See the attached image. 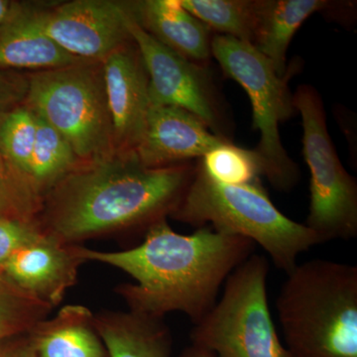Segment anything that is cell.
<instances>
[{
    "instance_id": "cell-2",
    "label": "cell",
    "mask_w": 357,
    "mask_h": 357,
    "mask_svg": "<svg viewBox=\"0 0 357 357\" xmlns=\"http://www.w3.org/2000/svg\"><path fill=\"white\" fill-rule=\"evenodd\" d=\"M195 166L147 168L133 153L81 164L44 199L38 223L63 243L143 229L165 220L180 203Z\"/></svg>"
},
{
    "instance_id": "cell-11",
    "label": "cell",
    "mask_w": 357,
    "mask_h": 357,
    "mask_svg": "<svg viewBox=\"0 0 357 357\" xmlns=\"http://www.w3.org/2000/svg\"><path fill=\"white\" fill-rule=\"evenodd\" d=\"M81 244H70L43 234L4 265L0 278L18 291L54 309L76 284L79 268L86 262Z\"/></svg>"
},
{
    "instance_id": "cell-8",
    "label": "cell",
    "mask_w": 357,
    "mask_h": 357,
    "mask_svg": "<svg viewBox=\"0 0 357 357\" xmlns=\"http://www.w3.org/2000/svg\"><path fill=\"white\" fill-rule=\"evenodd\" d=\"M302 117L304 157L311 173V201L306 223L321 241L357 236V184L345 171L326 128L325 107L318 91L302 84L293 95Z\"/></svg>"
},
{
    "instance_id": "cell-19",
    "label": "cell",
    "mask_w": 357,
    "mask_h": 357,
    "mask_svg": "<svg viewBox=\"0 0 357 357\" xmlns=\"http://www.w3.org/2000/svg\"><path fill=\"white\" fill-rule=\"evenodd\" d=\"M81 161L62 134L37 116V134L27 180L42 198L49 194Z\"/></svg>"
},
{
    "instance_id": "cell-3",
    "label": "cell",
    "mask_w": 357,
    "mask_h": 357,
    "mask_svg": "<svg viewBox=\"0 0 357 357\" xmlns=\"http://www.w3.org/2000/svg\"><path fill=\"white\" fill-rule=\"evenodd\" d=\"M293 357H357V267L326 259L296 265L276 301Z\"/></svg>"
},
{
    "instance_id": "cell-25",
    "label": "cell",
    "mask_w": 357,
    "mask_h": 357,
    "mask_svg": "<svg viewBox=\"0 0 357 357\" xmlns=\"http://www.w3.org/2000/svg\"><path fill=\"white\" fill-rule=\"evenodd\" d=\"M43 232L38 222L0 218V274L16 251L38 238Z\"/></svg>"
},
{
    "instance_id": "cell-15",
    "label": "cell",
    "mask_w": 357,
    "mask_h": 357,
    "mask_svg": "<svg viewBox=\"0 0 357 357\" xmlns=\"http://www.w3.org/2000/svg\"><path fill=\"white\" fill-rule=\"evenodd\" d=\"M42 30L36 10L18 4L13 15L0 25V70L38 72L79 64Z\"/></svg>"
},
{
    "instance_id": "cell-17",
    "label": "cell",
    "mask_w": 357,
    "mask_h": 357,
    "mask_svg": "<svg viewBox=\"0 0 357 357\" xmlns=\"http://www.w3.org/2000/svg\"><path fill=\"white\" fill-rule=\"evenodd\" d=\"M95 317L109 357L171 356L172 335L163 319L131 311H105Z\"/></svg>"
},
{
    "instance_id": "cell-20",
    "label": "cell",
    "mask_w": 357,
    "mask_h": 357,
    "mask_svg": "<svg viewBox=\"0 0 357 357\" xmlns=\"http://www.w3.org/2000/svg\"><path fill=\"white\" fill-rule=\"evenodd\" d=\"M211 31L253 45L261 0H180Z\"/></svg>"
},
{
    "instance_id": "cell-12",
    "label": "cell",
    "mask_w": 357,
    "mask_h": 357,
    "mask_svg": "<svg viewBox=\"0 0 357 357\" xmlns=\"http://www.w3.org/2000/svg\"><path fill=\"white\" fill-rule=\"evenodd\" d=\"M102 69L115 150L133 153L151 107L146 69L133 40L105 59Z\"/></svg>"
},
{
    "instance_id": "cell-26",
    "label": "cell",
    "mask_w": 357,
    "mask_h": 357,
    "mask_svg": "<svg viewBox=\"0 0 357 357\" xmlns=\"http://www.w3.org/2000/svg\"><path fill=\"white\" fill-rule=\"evenodd\" d=\"M28 79L0 70V121L9 112L25 102Z\"/></svg>"
},
{
    "instance_id": "cell-13",
    "label": "cell",
    "mask_w": 357,
    "mask_h": 357,
    "mask_svg": "<svg viewBox=\"0 0 357 357\" xmlns=\"http://www.w3.org/2000/svg\"><path fill=\"white\" fill-rule=\"evenodd\" d=\"M225 141L198 116L174 107L151 105L139 144L134 150L138 161L147 168L187 163L203 158Z\"/></svg>"
},
{
    "instance_id": "cell-16",
    "label": "cell",
    "mask_w": 357,
    "mask_h": 357,
    "mask_svg": "<svg viewBox=\"0 0 357 357\" xmlns=\"http://www.w3.org/2000/svg\"><path fill=\"white\" fill-rule=\"evenodd\" d=\"M37 357H109L96 317L82 305H67L29 332Z\"/></svg>"
},
{
    "instance_id": "cell-22",
    "label": "cell",
    "mask_w": 357,
    "mask_h": 357,
    "mask_svg": "<svg viewBox=\"0 0 357 357\" xmlns=\"http://www.w3.org/2000/svg\"><path fill=\"white\" fill-rule=\"evenodd\" d=\"M36 134L37 115L25 103L0 121V152L26 180Z\"/></svg>"
},
{
    "instance_id": "cell-1",
    "label": "cell",
    "mask_w": 357,
    "mask_h": 357,
    "mask_svg": "<svg viewBox=\"0 0 357 357\" xmlns=\"http://www.w3.org/2000/svg\"><path fill=\"white\" fill-rule=\"evenodd\" d=\"M255 243L208 225L191 234L174 231L165 220L145 232L142 243L122 251L79 248L84 261L109 265L132 277L116 292L129 311L163 319L171 312L187 314L195 325L218 302L220 287L253 255Z\"/></svg>"
},
{
    "instance_id": "cell-10",
    "label": "cell",
    "mask_w": 357,
    "mask_h": 357,
    "mask_svg": "<svg viewBox=\"0 0 357 357\" xmlns=\"http://www.w3.org/2000/svg\"><path fill=\"white\" fill-rule=\"evenodd\" d=\"M42 30L63 50L86 62H102L132 40L130 4L114 0H74L36 10Z\"/></svg>"
},
{
    "instance_id": "cell-24",
    "label": "cell",
    "mask_w": 357,
    "mask_h": 357,
    "mask_svg": "<svg viewBox=\"0 0 357 357\" xmlns=\"http://www.w3.org/2000/svg\"><path fill=\"white\" fill-rule=\"evenodd\" d=\"M52 310L0 278V342L29 333Z\"/></svg>"
},
{
    "instance_id": "cell-7",
    "label": "cell",
    "mask_w": 357,
    "mask_h": 357,
    "mask_svg": "<svg viewBox=\"0 0 357 357\" xmlns=\"http://www.w3.org/2000/svg\"><path fill=\"white\" fill-rule=\"evenodd\" d=\"M211 56L225 76L241 84L250 98L252 128L260 133L255 150L261 159L263 176L279 191H290L299 182V167L289 156L279 134V123L296 110L288 86L290 72L279 76L253 45L225 35L213 37Z\"/></svg>"
},
{
    "instance_id": "cell-29",
    "label": "cell",
    "mask_w": 357,
    "mask_h": 357,
    "mask_svg": "<svg viewBox=\"0 0 357 357\" xmlns=\"http://www.w3.org/2000/svg\"><path fill=\"white\" fill-rule=\"evenodd\" d=\"M18 4V2L10 0H0V25L3 24L13 15Z\"/></svg>"
},
{
    "instance_id": "cell-6",
    "label": "cell",
    "mask_w": 357,
    "mask_h": 357,
    "mask_svg": "<svg viewBox=\"0 0 357 357\" xmlns=\"http://www.w3.org/2000/svg\"><path fill=\"white\" fill-rule=\"evenodd\" d=\"M269 261L253 253L229 275L222 298L191 333L217 357H293L282 344L268 303Z\"/></svg>"
},
{
    "instance_id": "cell-28",
    "label": "cell",
    "mask_w": 357,
    "mask_h": 357,
    "mask_svg": "<svg viewBox=\"0 0 357 357\" xmlns=\"http://www.w3.org/2000/svg\"><path fill=\"white\" fill-rule=\"evenodd\" d=\"M178 357H217L213 352L199 347V345L192 344L190 347H185L181 356Z\"/></svg>"
},
{
    "instance_id": "cell-23",
    "label": "cell",
    "mask_w": 357,
    "mask_h": 357,
    "mask_svg": "<svg viewBox=\"0 0 357 357\" xmlns=\"http://www.w3.org/2000/svg\"><path fill=\"white\" fill-rule=\"evenodd\" d=\"M44 199L0 152V218L38 222Z\"/></svg>"
},
{
    "instance_id": "cell-27",
    "label": "cell",
    "mask_w": 357,
    "mask_h": 357,
    "mask_svg": "<svg viewBox=\"0 0 357 357\" xmlns=\"http://www.w3.org/2000/svg\"><path fill=\"white\" fill-rule=\"evenodd\" d=\"M0 357H37L29 333L0 342Z\"/></svg>"
},
{
    "instance_id": "cell-9",
    "label": "cell",
    "mask_w": 357,
    "mask_h": 357,
    "mask_svg": "<svg viewBox=\"0 0 357 357\" xmlns=\"http://www.w3.org/2000/svg\"><path fill=\"white\" fill-rule=\"evenodd\" d=\"M128 27L146 69L151 105L187 110L202 119L211 132L229 140L206 64L188 60L160 43L138 24L132 13Z\"/></svg>"
},
{
    "instance_id": "cell-4",
    "label": "cell",
    "mask_w": 357,
    "mask_h": 357,
    "mask_svg": "<svg viewBox=\"0 0 357 357\" xmlns=\"http://www.w3.org/2000/svg\"><path fill=\"white\" fill-rule=\"evenodd\" d=\"M170 217L198 229L208 225L223 234L245 237L261 246L286 274L298 264L302 253L323 243L307 225L279 211L260 182L220 184L208 178L199 163Z\"/></svg>"
},
{
    "instance_id": "cell-21",
    "label": "cell",
    "mask_w": 357,
    "mask_h": 357,
    "mask_svg": "<svg viewBox=\"0 0 357 357\" xmlns=\"http://www.w3.org/2000/svg\"><path fill=\"white\" fill-rule=\"evenodd\" d=\"M199 165L208 178L220 184L241 185L259 182L262 162L255 150L245 149L225 141L210 150Z\"/></svg>"
},
{
    "instance_id": "cell-14",
    "label": "cell",
    "mask_w": 357,
    "mask_h": 357,
    "mask_svg": "<svg viewBox=\"0 0 357 357\" xmlns=\"http://www.w3.org/2000/svg\"><path fill=\"white\" fill-rule=\"evenodd\" d=\"M138 24L160 43L199 64L211 57V30L192 15L180 0L129 2Z\"/></svg>"
},
{
    "instance_id": "cell-18",
    "label": "cell",
    "mask_w": 357,
    "mask_h": 357,
    "mask_svg": "<svg viewBox=\"0 0 357 357\" xmlns=\"http://www.w3.org/2000/svg\"><path fill=\"white\" fill-rule=\"evenodd\" d=\"M340 2L326 0H261L253 46L265 56L279 76L289 73L286 61L294 35L318 11L330 10Z\"/></svg>"
},
{
    "instance_id": "cell-5",
    "label": "cell",
    "mask_w": 357,
    "mask_h": 357,
    "mask_svg": "<svg viewBox=\"0 0 357 357\" xmlns=\"http://www.w3.org/2000/svg\"><path fill=\"white\" fill-rule=\"evenodd\" d=\"M24 103L64 136L82 163L116 153L102 62L35 73Z\"/></svg>"
}]
</instances>
